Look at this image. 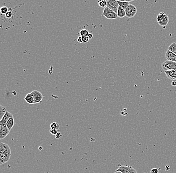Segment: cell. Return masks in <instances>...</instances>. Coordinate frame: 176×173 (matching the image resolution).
I'll return each mask as SVG.
<instances>
[{"label": "cell", "mask_w": 176, "mask_h": 173, "mask_svg": "<svg viewBox=\"0 0 176 173\" xmlns=\"http://www.w3.org/2000/svg\"><path fill=\"white\" fill-rule=\"evenodd\" d=\"M161 66L164 71L169 70H176V62L166 61L161 64Z\"/></svg>", "instance_id": "cell-1"}, {"label": "cell", "mask_w": 176, "mask_h": 173, "mask_svg": "<svg viewBox=\"0 0 176 173\" xmlns=\"http://www.w3.org/2000/svg\"><path fill=\"white\" fill-rule=\"evenodd\" d=\"M103 15L108 20H114L118 18L117 14L107 7L104 9Z\"/></svg>", "instance_id": "cell-2"}, {"label": "cell", "mask_w": 176, "mask_h": 173, "mask_svg": "<svg viewBox=\"0 0 176 173\" xmlns=\"http://www.w3.org/2000/svg\"><path fill=\"white\" fill-rule=\"evenodd\" d=\"M125 12L127 17L129 18H133L137 14V8L134 5L130 4L128 7L126 9Z\"/></svg>", "instance_id": "cell-3"}, {"label": "cell", "mask_w": 176, "mask_h": 173, "mask_svg": "<svg viewBox=\"0 0 176 173\" xmlns=\"http://www.w3.org/2000/svg\"><path fill=\"white\" fill-rule=\"evenodd\" d=\"M107 7L117 14L119 5L116 0H108L107 1Z\"/></svg>", "instance_id": "cell-4"}, {"label": "cell", "mask_w": 176, "mask_h": 173, "mask_svg": "<svg viewBox=\"0 0 176 173\" xmlns=\"http://www.w3.org/2000/svg\"><path fill=\"white\" fill-rule=\"evenodd\" d=\"M32 92L33 93L35 104L42 102L44 97H43V94H42L41 92H40L39 91H38V90H34Z\"/></svg>", "instance_id": "cell-5"}, {"label": "cell", "mask_w": 176, "mask_h": 173, "mask_svg": "<svg viewBox=\"0 0 176 173\" xmlns=\"http://www.w3.org/2000/svg\"><path fill=\"white\" fill-rule=\"evenodd\" d=\"M12 117H13V114L8 112V111H7V112L5 115V116H4L3 118L0 121V128L6 126L7 121H8L9 119H10V118Z\"/></svg>", "instance_id": "cell-6"}, {"label": "cell", "mask_w": 176, "mask_h": 173, "mask_svg": "<svg viewBox=\"0 0 176 173\" xmlns=\"http://www.w3.org/2000/svg\"><path fill=\"white\" fill-rule=\"evenodd\" d=\"M0 153H8L11 154V150L10 147L7 144L3 142L0 143Z\"/></svg>", "instance_id": "cell-7"}, {"label": "cell", "mask_w": 176, "mask_h": 173, "mask_svg": "<svg viewBox=\"0 0 176 173\" xmlns=\"http://www.w3.org/2000/svg\"><path fill=\"white\" fill-rule=\"evenodd\" d=\"M11 154L8 153L1 154L0 155V163L1 165L6 164L10 160Z\"/></svg>", "instance_id": "cell-8"}, {"label": "cell", "mask_w": 176, "mask_h": 173, "mask_svg": "<svg viewBox=\"0 0 176 173\" xmlns=\"http://www.w3.org/2000/svg\"><path fill=\"white\" fill-rule=\"evenodd\" d=\"M10 131L7 126L0 128V139H4L9 134Z\"/></svg>", "instance_id": "cell-9"}, {"label": "cell", "mask_w": 176, "mask_h": 173, "mask_svg": "<svg viewBox=\"0 0 176 173\" xmlns=\"http://www.w3.org/2000/svg\"><path fill=\"white\" fill-rule=\"evenodd\" d=\"M166 57L167 61H171L173 62H176V54H175L171 51H167L166 53Z\"/></svg>", "instance_id": "cell-10"}, {"label": "cell", "mask_w": 176, "mask_h": 173, "mask_svg": "<svg viewBox=\"0 0 176 173\" xmlns=\"http://www.w3.org/2000/svg\"><path fill=\"white\" fill-rule=\"evenodd\" d=\"M165 74L166 75L168 79L172 80H176V70H169L165 71Z\"/></svg>", "instance_id": "cell-11"}, {"label": "cell", "mask_w": 176, "mask_h": 173, "mask_svg": "<svg viewBox=\"0 0 176 173\" xmlns=\"http://www.w3.org/2000/svg\"><path fill=\"white\" fill-rule=\"evenodd\" d=\"M131 166H120L115 172H120L122 173H129Z\"/></svg>", "instance_id": "cell-12"}, {"label": "cell", "mask_w": 176, "mask_h": 173, "mask_svg": "<svg viewBox=\"0 0 176 173\" xmlns=\"http://www.w3.org/2000/svg\"><path fill=\"white\" fill-rule=\"evenodd\" d=\"M25 101H26L27 103L30 104H35L34 99V97L32 92L28 93L26 95V96L25 97Z\"/></svg>", "instance_id": "cell-13"}, {"label": "cell", "mask_w": 176, "mask_h": 173, "mask_svg": "<svg viewBox=\"0 0 176 173\" xmlns=\"http://www.w3.org/2000/svg\"><path fill=\"white\" fill-rule=\"evenodd\" d=\"M169 21V16L166 15V16L161 21L159 22L158 24L161 26H163L164 29H165L167 25H168Z\"/></svg>", "instance_id": "cell-14"}, {"label": "cell", "mask_w": 176, "mask_h": 173, "mask_svg": "<svg viewBox=\"0 0 176 173\" xmlns=\"http://www.w3.org/2000/svg\"><path fill=\"white\" fill-rule=\"evenodd\" d=\"M117 15L118 18H123L124 17L126 16V15L125 10L122 8V7L119 6L118 8V10L117 11Z\"/></svg>", "instance_id": "cell-15"}, {"label": "cell", "mask_w": 176, "mask_h": 173, "mask_svg": "<svg viewBox=\"0 0 176 173\" xmlns=\"http://www.w3.org/2000/svg\"><path fill=\"white\" fill-rule=\"evenodd\" d=\"M14 124H15L14 118L13 117H12L10 118V119H9L8 121H7L6 126L8 128L9 130L10 131L12 129V128L13 127Z\"/></svg>", "instance_id": "cell-16"}, {"label": "cell", "mask_w": 176, "mask_h": 173, "mask_svg": "<svg viewBox=\"0 0 176 173\" xmlns=\"http://www.w3.org/2000/svg\"><path fill=\"white\" fill-rule=\"evenodd\" d=\"M118 3L119 6L122 7V8L124 9V10H126V9L127 8V7H128L130 5V3L129 1H117Z\"/></svg>", "instance_id": "cell-17"}, {"label": "cell", "mask_w": 176, "mask_h": 173, "mask_svg": "<svg viewBox=\"0 0 176 173\" xmlns=\"http://www.w3.org/2000/svg\"><path fill=\"white\" fill-rule=\"evenodd\" d=\"M7 111V110L5 107L2 106L1 105H0V119H1V120H2L4 116H5Z\"/></svg>", "instance_id": "cell-18"}, {"label": "cell", "mask_w": 176, "mask_h": 173, "mask_svg": "<svg viewBox=\"0 0 176 173\" xmlns=\"http://www.w3.org/2000/svg\"><path fill=\"white\" fill-rule=\"evenodd\" d=\"M168 50L176 54V43H172L168 47Z\"/></svg>", "instance_id": "cell-19"}, {"label": "cell", "mask_w": 176, "mask_h": 173, "mask_svg": "<svg viewBox=\"0 0 176 173\" xmlns=\"http://www.w3.org/2000/svg\"><path fill=\"white\" fill-rule=\"evenodd\" d=\"M166 16V15L164 13L161 12L157 16V21H158V23L161 21L162 20H163V19Z\"/></svg>", "instance_id": "cell-20"}, {"label": "cell", "mask_w": 176, "mask_h": 173, "mask_svg": "<svg viewBox=\"0 0 176 173\" xmlns=\"http://www.w3.org/2000/svg\"><path fill=\"white\" fill-rule=\"evenodd\" d=\"M98 4L100 7L103 8L105 9L107 7V1L105 0H102V1H98Z\"/></svg>", "instance_id": "cell-21"}, {"label": "cell", "mask_w": 176, "mask_h": 173, "mask_svg": "<svg viewBox=\"0 0 176 173\" xmlns=\"http://www.w3.org/2000/svg\"><path fill=\"white\" fill-rule=\"evenodd\" d=\"M8 11V8L6 7V6H3V7H1V8H0L1 13L3 14V15H4V14L5 15Z\"/></svg>", "instance_id": "cell-22"}, {"label": "cell", "mask_w": 176, "mask_h": 173, "mask_svg": "<svg viewBox=\"0 0 176 173\" xmlns=\"http://www.w3.org/2000/svg\"><path fill=\"white\" fill-rule=\"evenodd\" d=\"M50 127L51 129H57L58 130L59 129L60 125L59 124H58V123L53 122L50 125Z\"/></svg>", "instance_id": "cell-23"}, {"label": "cell", "mask_w": 176, "mask_h": 173, "mask_svg": "<svg viewBox=\"0 0 176 173\" xmlns=\"http://www.w3.org/2000/svg\"><path fill=\"white\" fill-rule=\"evenodd\" d=\"M81 36H88L89 34V31L86 29H82L80 32Z\"/></svg>", "instance_id": "cell-24"}, {"label": "cell", "mask_w": 176, "mask_h": 173, "mask_svg": "<svg viewBox=\"0 0 176 173\" xmlns=\"http://www.w3.org/2000/svg\"><path fill=\"white\" fill-rule=\"evenodd\" d=\"M13 11H9L8 12H7V13L5 14V17L7 19H9L12 18V16H13Z\"/></svg>", "instance_id": "cell-25"}, {"label": "cell", "mask_w": 176, "mask_h": 173, "mask_svg": "<svg viewBox=\"0 0 176 173\" xmlns=\"http://www.w3.org/2000/svg\"><path fill=\"white\" fill-rule=\"evenodd\" d=\"M50 132L51 133V134L52 135H56V134L58 133V130H57V129H51L50 130Z\"/></svg>", "instance_id": "cell-26"}, {"label": "cell", "mask_w": 176, "mask_h": 173, "mask_svg": "<svg viewBox=\"0 0 176 173\" xmlns=\"http://www.w3.org/2000/svg\"><path fill=\"white\" fill-rule=\"evenodd\" d=\"M82 38L83 43H87L90 39L88 36H82Z\"/></svg>", "instance_id": "cell-27"}, {"label": "cell", "mask_w": 176, "mask_h": 173, "mask_svg": "<svg viewBox=\"0 0 176 173\" xmlns=\"http://www.w3.org/2000/svg\"><path fill=\"white\" fill-rule=\"evenodd\" d=\"M151 172V173H159V170L158 169L153 168L152 169Z\"/></svg>", "instance_id": "cell-28"}, {"label": "cell", "mask_w": 176, "mask_h": 173, "mask_svg": "<svg viewBox=\"0 0 176 173\" xmlns=\"http://www.w3.org/2000/svg\"><path fill=\"white\" fill-rule=\"evenodd\" d=\"M129 173H137V172L136 170H135V169L133 168L132 167H131Z\"/></svg>", "instance_id": "cell-29"}, {"label": "cell", "mask_w": 176, "mask_h": 173, "mask_svg": "<svg viewBox=\"0 0 176 173\" xmlns=\"http://www.w3.org/2000/svg\"><path fill=\"white\" fill-rule=\"evenodd\" d=\"M62 136V135L61 133L58 132V133L56 135V138H57V139H59L60 138H61Z\"/></svg>", "instance_id": "cell-30"}, {"label": "cell", "mask_w": 176, "mask_h": 173, "mask_svg": "<svg viewBox=\"0 0 176 173\" xmlns=\"http://www.w3.org/2000/svg\"><path fill=\"white\" fill-rule=\"evenodd\" d=\"M77 41L80 43H83V41H82V36H79L77 39Z\"/></svg>", "instance_id": "cell-31"}, {"label": "cell", "mask_w": 176, "mask_h": 173, "mask_svg": "<svg viewBox=\"0 0 176 173\" xmlns=\"http://www.w3.org/2000/svg\"><path fill=\"white\" fill-rule=\"evenodd\" d=\"M88 37L89 38V39H92L93 38V35L92 34H89Z\"/></svg>", "instance_id": "cell-32"}, {"label": "cell", "mask_w": 176, "mask_h": 173, "mask_svg": "<svg viewBox=\"0 0 176 173\" xmlns=\"http://www.w3.org/2000/svg\"><path fill=\"white\" fill-rule=\"evenodd\" d=\"M115 173H117V172H115Z\"/></svg>", "instance_id": "cell-33"}]
</instances>
